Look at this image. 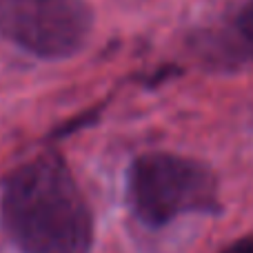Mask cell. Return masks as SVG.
Here are the masks:
<instances>
[{
    "instance_id": "1",
    "label": "cell",
    "mask_w": 253,
    "mask_h": 253,
    "mask_svg": "<svg viewBox=\"0 0 253 253\" xmlns=\"http://www.w3.org/2000/svg\"><path fill=\"white\" fill-rule=\"evenodd\" d=\"M2 227L22 253H89L93 213L60 156L44 153L7 178Z\"/></svg>"
},
{
    "instance_id": "2",
    "label": "cell",
    "mask_w": 253,
    "mask_h": 253,
    "mask_svg": "<svg viewBox=\"0 0 253 253\" xmlns=\"http://www.w3.org/2000/svg\"><path fill=\"white\" fill-rule=\"evenodd\" d=\"M126 202L147 227H165L187 213L220 209L218 180L200 160L178 153H144L126 175Z\"/></svg>"
},
{
    "instance_id": "3",
    "label": "cell",
    "mask_w": 253,
    "mask_h": 253,
    "mask_svg": "<svg viewBox=\"0 0 253 253\" xmlns=\"http://www.w3.org/2000/svg\"><path fill=\"white\" fill-rule=\"evenodd\" d=\"M87 0H0V38L42 60H65L93 31Z\"/></svg>"
},
{
    "instance_id": "4",
    "label": "cell",
    "mask_w": 253,
    "mask_h": 253,
    "mask_svg": "<svg viewBox=\"0 0 253 253\" xmlns=\"http://www.w3.org/2000/svg\"><path fill=\"white\" fill-rule=\"evenodd\" d=\"M236 31L240 36L242 44H245L247 53L253 58V0L245 2V7L240 9L236 18Z\"/></svg>"
},
{
    "instance_id": "5",
    "label": "cell",
    "mask_w": 253,
    "mask_h": 253,
    "mask_svg": "<svg viewBox=\"0 0 253 253\" xmlns=\"http://www.w3.org/2000/svg\"><path fill=\"white\" fill-rule=\"evenodd\" d=\"M222 253H253V233L247 238H240L233 245H229Z\"/></svg>"
}]
</instances>
